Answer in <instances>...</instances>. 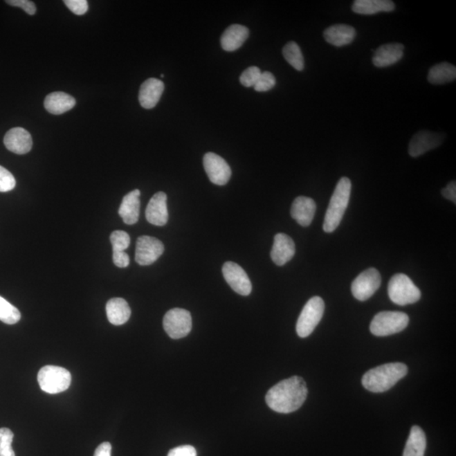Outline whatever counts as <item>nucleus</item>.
<instances>
[{
  "label": "nucleus",
  "instance_id": "c756f323",
  "mask_svg": "<svg viewBox=\"0 0 456 456\" xmlns=\"http://www.w3.org/2000/svg\"><path fill=\"white\" fill-rule=\"evenodd\" d=\"M13 432L7 428H0V456H15L12 449Z\"/></svg>",
  "mask_w": 456,
  "mask_h": 456
},
{
  "label": "nucleus",
  "instance_id": "72a5a7b5",
  "mask_svg": "<svg viewBox=\"0 0 456 456\" xmlns=\"http://www.w3.org/2000/svg\"><path fill=\"white\" fill-rule=\"evenodd\" d=\"M15 185L17 182L13 174L6 168L0 166V192H9L14 189Z\"/></svg>",
  "mask_w": 456,
  "mask_h": 456
},
{
  "label": "nucleus",
  "instance_id": "f3484780",
  "mask_svg": "<svg viewBox=\"0 0 456 456\" xmlns=\"http://www.w3.org/2000/svg\"><path fill=\"white\" fill-rule=\"evenodd\" d=\"M316 212V203L313 199L305 197L295 199L291 208V216L302 227H309L312 224Z\"/></svg>",
  "mask_w": 456,
  "mask_h": 456
},
{
  "label": "nucleus",
  "instance_id": "2eb2a0df",
  "mask_svg": "<svg viewBox=\"0 0 456 456\" xmlns=\"http://www.w3.org/2000/svg\"><path fill=\"white\" fill-rule=\"evenodd\" d=\"M295 253H296V246L292 237L285 233H277L275 236L271 257L277 266H284L293 258Z\"/></svg>",
  "mask_w": 456,
  "mask_h": 456
},
{
  "label": "nucleus",
  "instance_id": "423d86ee",
  "mask_svg": "<svg viewBox=\"0 0 456 456\" xmlns=\"http://www.w3.org/2000/svg\"><path fill=\"white\" fill-rule=\"evenodd\" d=\"M408 324L409 317L405 313L381 312L372 320L370 331L376 336H388L404 331Z\"/></svg>",
  "mask_w": 456,
  "mask_h": 456
},
{
  "label": "nucleus",
  "instance_id": "aec40b11",
  "mask_svg": "<svg viewBox=\"0 0 456 456\" xmlns=\"http://www.w3.org/2000/svg\"><path fill=\"white\" fill-rule=\"evenodd\" d=\"M140 191L135 190L126 194L118 210V214L125 224H136L140 217Z\"/></svg>",
  "mask_w": 456,
  "mask_h": 456
},
{
  "label": "nucleus",
  "instance_id": "7c9ffc66",
  "mask_svg": "<svg viewBox=\"0 0 456 456\" xmlns=\"http://www.w3.org/2000/svg\"><path fill=\"white\" fill-rule=\"evenodd\" d=\"M113 251H125L130 244V237L124 231H114L110 236Z\"/></svg>",
  "mask_w": 456,
  "mask_h": 456
},
{
  "label": "nucleus",
  "instance_id": "ea45409f",
  "mask_svg": "<svg viewBox=\"0 0 456 456\" xmlns=\"http://www.w3.org/2000/svg\"><path fill=\"white\" fill-rule=\"evenodd\" d=\"M112 446L109 442L102 443L95 449L94 456H111Z\"/></svg>",
  "mask_w": 456,
  "mask_h": 456
},
{
  "label": "nucleus",
  "instance_id": "b1692460",
  "mask_svg": "<svg viewBox=\"0 0 456 456\" xmlns=\"http://www.w3.org/2000/svg\"><path fill=\"white\" fill-rule=\"evenodd\" d=\"M75 99L71 95L55 91L45 98L44 107L48 113L59 115L68 112L75 106Z\"/></svg>",
  "mask_w": 456,
  "mask_h": 456
},
{
  "label": "nucleus",
  "instance_id": "7ed1b4c3",
  "mask_svg": "<svg viewBox=\"0 0 456 456\" xmlns=\"http://www.w3.org/2000/svg\"><path fill=\"white\" fill-rule=\"evenodd\" d=\"M352 191L351 180L344 177L340 179L329 201L325 214L323 229L325 232L331 233L339 227L345 212L349 204Z\"/></svg>",
  "mask_w": 456,
  "mask_h": 456
},
{
  "label": "nucleus",
  "instance_id": "ddd939ff",
  "mask_svg": "<svg viewBox=\"0 0 456 456\" xmlns=\"http://www.w3.org/2000/svg\"><path fill=\"white\" fill-rule=\"evenodd\" d=\"M444 139H446L444 134L421 130L415 134L410 141L409 155L412 157L423 155L425 153L439 147L444 143Z\"/></svg>",
  "mask_w": 456,
  "mask_h": 456
},
{
  "label": "nucleus",
  "instance_id": "5701e85b",
  "mask_svg": "<svg viewBox=\"0 0 456 456\" xmlns=\"http://www.w3.org/2000/svg\"><path fill=\"white\" fill-rule=\"evenodd\" d=\"M106 311L107 319L114 325L125 324L131 316L128 302L121 298H114L107 302Z\"/></svg>",
  "mask_w": 456,
  "mask_h": 456
},
{
  "label": "nucleus",
  "instance_id": "a878e982",
  "mask_svg": "<svg viewBox=\"0 0 456 456\" xmlns=\"http://www.w3.org/2000/svg\"><path fill=\"white\" fill-rule=\"evenodd\" d=\"M427 440L423 429L413 426L406 442L403 456H424Z\"/></svg>",
  "mask_w": 456,
  "mask_h": 456
},
{
  "label": "nucleus",
  "instance_id": "f704fd0d",
  "mask_svg": "<svg viewBox=\"0 0 456 456\" xmlns=\"http://www.w3.org/2000/svg\"><path fill=\"white\" fill-rule=\"evenodd\" d=\"M64 3L75 15H82L87 12L88 2L86 0H65Z\"/></svg>",
  "mask_w": 456,
  "mask_h": 456
},
{
  "label": "nucleus",
  "instance_id": "0eeeda50",
  "mask_svg": "<svg viewBox=\"0 0 456 456\" xmlns=\"http://www.w3.org/2000/svg\"><path fill=\"white\" fill-rule=\"evenodd\" d=\"M325 312V302L320 297H313L307 302L297 322L298 336L305 338L311 335L319 325Z\"/></svg>",
  "mask_w": 456,
  "mask_h": 456
},
{
  "label": "nucleus",
  "instance_id": "9b49d317",
  "mask_svg": "<svg viewBox=\"0 0 456 456\" xmlns=\"http://www.w3.org/2000/svg\"><path fill=\"white\" fill-rule=\"evenodd\" d=\"M164 245L159 239L150 236H141L137 239L136 262L140 266H150L160 258Z\"/></svg>",
  "mask_w": 456,
  "mask_h": 456
},
{
  "label": "nucleus",
  "instance_id": "dca6fc26",
  "mask_svg": "<svg viewBox=\"0 0 456 456\" xmlns=\"http://www.w3.org/2000/svg\"><path fill=\"white\" fill-rule=\"evenodd\" d=\"M167 200L166 194L157 192L149 201L145 210V217L151 224L157 227H163L167 224L168 221Z\"/></svg>",
  "mask_w": 456,
  "mask_h": 456
},
{
  "label": "nucleus",
  "instance_id": "412c9836",
  "mask_svg": "<svg viewBox=\"0 0 456 456\" xmlns=\"http://www.w3.org/2000/svg\"><path fill=\"white\" fill-rule=\"evenodd\" d=\"M250 30L246 26L235 24L229 26L221 37V48L225 51L233 52L242 47L248 39Z\"/></svg>",
  "mask_w": 456,
  "mask_h": 456
},
{
  "label": "nucleus",
  "instance_id": "393cba45",
  "mask_svg": "<svg viewBox=\"0 0 456 456\" xmlns=\"http://www.w3.org/2000/svg\"><path fill=\"white\" fill-rule=\"evenodd\" d=\"M394 8V3L390 0H356L352 5L354 12L359 15L392 12Z\"/></svg>",
  "mask_w": 456,
  "mask_h": 456
},
{
  "label": "nucleus",
  "instance_id": "c85d7f7f",
  "mask_svg": "<svg viewBox=\"0 0 456 456\" xmlns=\"http://www.w3.org/2000/svg\"><path fill=\"white\" fill-rule=\"evenodd\" d=\"M21 317L18 309L10 304L5 298L0 297V320L7 325H15L20 321Z\"/></svg>",
  "mask_w": 456,
  "mask_h": 456
},
{
  "label": "nucleus",
  "instance_id": "a211bd4d",
  "mask_svg": "<svg viewBox=\"0 0 456 456\" xmlns=\"http://www.w3.org/2000/svg\"><path fill=\"white\" fill-rule=\"evenodd\" d=\"M164 83L162 80L150 78L141 85L139 93L140 105L145 109H152L160 101L164 91Z\"/></svg>",
  "mask_w": 456,
  "mask_h": 456
},
{
  "label": "nucleus",
  "instance_id": "4be33fe9",
  "mask_svg": "<svg viewBox=\"0 0 456 456\" xmlns=\"http://www.w3.org/2000/svg\"><path fill=\"white\" fill-rule=\"evenodd\" d=\"M356 35L354 28L346 24H337L325 30L324 37L328 44L343 47L354 42Z\"/></svg>",
  "mask_w": 456,
  "mask_h": 456
},
{
  "label": "nucleus",
  "instance_id": "58836bf2",
  "mask_svg": "<svg viewBox=\"0 0 456 456\" xmlns=\"http://www.w3.org/2000/svg\"><path fill=\"white\" fill-rule=\"evenodd\" d=\"M443 197L447 200L453 201L455 204L456 203V183L455 181H452L448 185L446 188L441 191Z\"/></svg>",
  "mask_w": 456,
  "mask_h": 456
},
{
  "label": "nucleus",
  "instance_id": "9d476101",
  "mask_svg": "<svg viewBox=\"0 0 456 456\" xmlns=\"http://www.w3.org/2000/svg\"><path fill=\"white\" fill-rule=\"evenodd\" d=\"M203 164L207 176L214 185L224 186L232 176L231 167L221 156L208 152L204 156Z\"/></svg>",
  "mask_w": 456,
  "mask_h": 456
},
{
  "label": "nucleus",
  "instance_id": "bb28decb",
  "mask_svg": "<svg viewBox=\"0 0 456 456\" xmlns=\"http://www.w3.org/2000/svg\"><path fill=\"white\" fill-rule=\"evenodd\" d=\"M456 78V68L450 63H441L435 65L428 72V80L432 85L454 82Z\"/></svg>",
  "mask_w": 456,
  "mask_h": 456
},
{
  "label": "nucleus",
  "instance_id": "f257e3e1",
  "mask_svg": "<svg viewBox=\"0 0 456 456\" xmlns=\"http://www.w3.org/2000/svg\"><path fill=\"white\" fill-rule=\"evenodd\" d=\"M308 396V387L301 377L293 376L279 382L267 392L268 406L278 413H292L300 409Z\"/></svg>",
  "mask_w": 456,
  "mask_h": 456
},
{
  "label": "nucleus",
  "instance_id": "4468645a",
  "mask_svg": "<svg viewBox=\"0 0 456 456\" xmlns=\"http://www.w3.org/2000/svg\"><path fill=\"white\" fill-rule=\"evenodd\" d=\"M3 143L8 150L18 155L26 154L33 148L32 136L21 127L10 129L3 138Z\"/></svg>",
  "mask_w": 456,
  "mask_h": 456
},
{
  "label": "nucleus",
  "instance_id": "e433bc0d",
  "mask_svg": "<svg viewBox=\"0 0 456 456\" xmlns=\"http://www.w3.org/2000/svg\"><path fill=\"white\" fill-rule=\"evenodd\" d=\"M167 456H197V452L193 446H182L171 450Z\"/></svg>",
  "mask_w": 456,
  "mask_h": 456
},
{
  "label": "nucleus",
  "instance_id": "c9c22d12",
  "mask_svg": "<svg viewBox=\"0 0 456 456\" xmlns=\"http://www.w3.org/2000/svg\"><path fill=\"white\" fill-rule=\"evenodd\" d=\"M8 5L15 7H20L30 15H35L37 8L35 3L29 0H8Z\"/></svg>",
  "mask_w": 456,
  "mask_h": 456
},
{
  "label": "nucleus",
  "instance_id": "6e6552de",
  "mask_svg": "<svg viewBox=\"0 0 456 456\" xmlns=\"http://www.w3.org/2000/svg\"><path fill=\"white\" fill-rule=\"evenodd\" d=\"M163 327L172 339L183 338L192 329V317L188 310L172 309L165 314Z\"/></svg>",
  "mask_w": 456,
  "mask_h": 456
},
{
  "label": "nucleus",
  "instance_id": "cd10ccee",
  "mask_svg": "<svg viewBox=\"0 0 456 456\" xmlns=\"http://www.w3.org/2000/svg\"><path fill=\"white\" fill-rule=\"evenodd\" d=\"M283 56L289 64L298 71L304 69V59L301 48L295 42L286 44L282 51Z\"/></svg>",
  "mask_w": 456,
  "mask_h": 456
},
{
  "label": "nucleus",
  "instance_id": "6ab92c4d",
  "mask_svg": "<svg viewBox=\"0 0 456 456\" xmlns=\"http://www.w3.org/2000/svg\"><path fill=\"white\" fill-rule=\"evenodd\" d=\"M404 46L401 44H388L381 46L374 52V66L385 68L399 62L404 55Z\"/></svg>",
  "mask_w": 456,
  "mask_h": 456
},
{
  "label": "nucleus",
  "instance_id": "1a4fd4ad",
  "mask_svg": "<svg viewBox=\"0 0 456 456\" xmlns=\"http://www.w3.org/2000/svg\"><path fill=\"white\" fill-rule=\"evenodd\" d=\"M381 285V275L375 268L362 272L352 284V293L356 300L366 301L377 292Z\"/></svg>",
  "mask_w": 456,
  "mask_h": 456
},
{
  "label": "nucleus",
  "instance_id": "f8f14e48",
  "mask_svg": "<svg viewBox=\"0 0 456 456\" xmlns=\"http://www.w3.org/2000/svg\"><path fill=\"white\" fill-rule=\"evenodd\" d=\"M222 274L232 289L242 296H248L252 292V284L246 272L239 264L228 262L222 267Z\"/></svg>",
  "mask_w": 456,
  "mask_h": 456
},
{
  "label": "nucleus",
  "instance_id": "2f4dec72",
  "mask_svg": "<svg viewBox=\"0 0 456 456\" xmlns=\"http://www.w3.org/2000/svg\"><path fill=\"white\" fill-rule=\"evenodd\" d=\"M262 71L258 67L252 66L245 70L240 76V83L245 87H252L256 85L262 75Z\"/></svg>",
  "mask_w": 456,
  "mask_h": 456
},
{
  "label": "nucleus",
  "instance_id": "f03ea898",
  "mask_svg": "<svg viewBox=\"0 0 456 456\" xmlns=\"http://www.w3.org/2000/svg\"><path fill=\"white\" fill-rule=\"evenodd\" d=\"M405 364L392 363L383 364L367 371L363 375L362 384L366 390L374 393H382L392 389L408 374Z\"/></svg>",
  "mask_w": 456,
  "mask_h": 456
},
{
  "label": "nucleus",
  "instance_id": "39448f33",
  "mask_svg": "<svg viewBox=\"0 0 456 456\" xmlns=\"http://www.w3.org/2000/svg\"><path fill=\"white\" fill-rule=\"evenodd\" d=\"M37 381L43 392L55 394L70 388L72 378L70 371L64 367L48 365L40 370L37 374Z\"/></svg>",
  "mask_w": 456,
  "mask_h": 456
},
{
  "label": "nucleus",
  "instance_id": "473e14b6",
  "mask_svg": "<svg viewBox=\"0 0 456 456\" xmlns=\"http://www.w3.org/2000/svg\"><path fill=\"white\" fill-rule=\"evenodd\" d=\"M275 84H277V80H275L274 75L269 71H264L262 73V75H260L254 87L256 91L264 93V91L271 90L275 86Z\"/></svg>",
  "mask_w": 456,
  "mask_h": 456
},
{
  "label": "nucleus",
  "instance_id": "20e7f679",
  "mask_svg": "<svg viewBox=\"0 0 456 456\" xmlns=\"http://www.w3.org/2000/svg\"><path fill=\"white\" fill-rule=\"evenodd\" d=\"M388 294L390 300L400 306L415 304L421 298L419 287L405 274H396L390 280Z\"/></svg>",
  "mask_w": 456,
  "mask_h": 456
},
{
  "label": "nucleus",
  "instance_id": "4c0bfd02",
  "mask_svg": "<svg viewBox=\"0 0 456 456\" xmlns=\"http://www.w3.org/2000/svg\"><path fill=\"white\" fill-rule=\"evenodd\" d=\"M113 260L115 266L120 268L127 267L129 264V256L125 251H113Z\"/></svg>",
  "mask_w": 456,
  "mask_h": 456
}]
</instances>
